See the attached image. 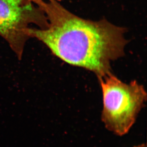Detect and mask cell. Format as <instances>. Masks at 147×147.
<instances>
[{
  "label": "cell",
  "instance_id": "277c9868",
  "mask_svg": "<svg viewBox=\"0 0 147 147\" xmlns=\"http://www.w3.org/2000/svg\"><path fill=\"white\" fill-rule=\"evenodd\" d=\"M136 147H146V144H142L136 146Z\"/></svg>",
  "mask_w": 147,
  "mask_h": 147
},
{
  "label": "cell",
  "instance_id": "6da1fadb",
  "mask_svg": "<svg viewBox=\"0 0 147 147\" xmlns=\"http://www.w3.org/2000/svg\"><path fill=\"white\" fill-rule=\"evenodd\" d=\"M48 25L32 27L30 38L45 45L68 64L94 73L98 78L112 73L113 61L123 56L128 43L126 29L105 19L92 21L75 15L59 0H35Z\"/></svg>",
  "mask_w": 147,
  "mask_h": 147
},
{
  "label": "cell",
  "instance_id": "7a4b0ae2",
  "mask_svg": "<svg viewBox=\"0 0 147 147\" xmlns=\"http://www.w3.org/2000/svg\"><path fill=\"white\" fill-rule=\"evenodd\" d=\"M103 96L101 119L119 136L129 131L147 100L144 88L136 81L127 83L113 73L98 78Z\"/></svg>",
  "mask_w": 147,
  "mask_h": 147
},
{
  "label": "cell",
  "instance_id": "5b68a950",
  "mask_svg": "<svg viewBox=\"0 0 147 147\" xmlns=\"http://www.w3.org/2000/svg\"><path fill=\"white\" fill-rule=\"evenodd\" d=\"M28 1H32V2H33L35 0H28Z\"/></svg>",
  "mask_w": 147,
  "mask_h": 147
},
{
  "label": "cell",
  "instance_id": "3957f363",
  "mask_svg": "<svg viewBox=\"0 0 147 147\" xmlns=\"http://www.w3.org/2000/svg\"><path fill=\"white\" fill-rule=\"evenodd\" d=\"M47 18L42 11L28 0H0V36L21 60L30 39L32 27L46 28Z\"/></svg>",
  "mask_w": 147,
  "mask_h": 147
}]
</instances>
